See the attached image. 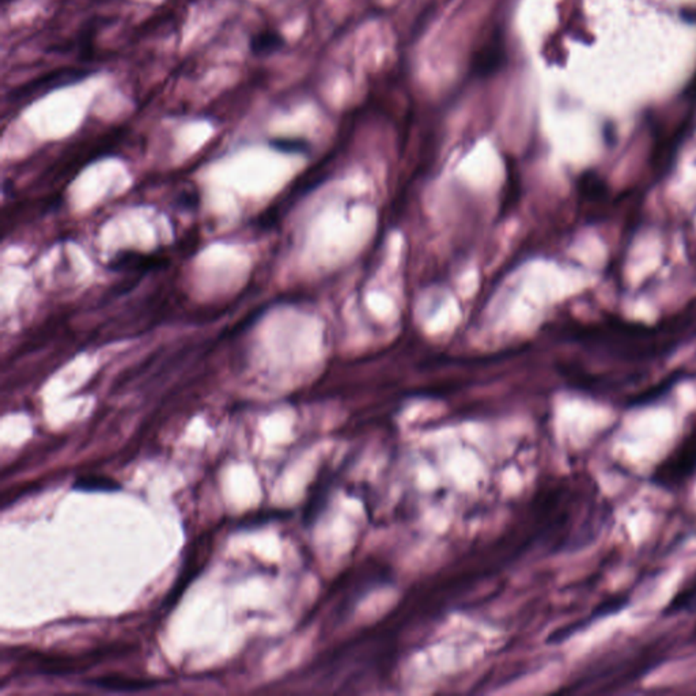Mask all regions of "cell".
Returning <instances> with one entry per match:
<instances>
[{"instance_id":"8992f818","label":"cell","mask_w":696,"mask_h":696,"mask_svg":"<svg viewBox=\"0 0 696 696\" xmlns=\"http://www.w3.org/2000/svg\"><path fill=\"white\" fill-rule=\"evenodd\" d=\"M74 490L88 492H117L121 490V484L108 476L90 475L78 479Z\"/></svg>"},{"instance_id":"7a4b0ae2","label":"cell","mask_w":696,"mask_h":696,"mask_svg":"<svg viewBox=\"0 0 696 696\" xmlns=\"http://www.w3.org/2000/svg\"><path fill=\"white\" fill-rule=\"evenodd\" d=\"M88 75V69H74V67H71V69H54V71L48 72V74L43 75V77L37 78V79L30 80V82L25 83V85L19 86L18 89L11 91L8 99L11 101H24V100L32 99V97L49 93V91L55 90V89L79 82V80L85 79Z\"/></svg>"},{"instance_id":"30bf717a","label":"cell","mask_w":696,"mask_h":696,"mask_svg":"<svg viewBox=\"0 0 696 696\" xmlns=\"http://www.w3.org/2000/svg\"><path fill=\"white\" fill-rule=\"evenodd\" d=\"M180 203L184 207L192 208L197 205V197L195 196L194 194H188V192H186V194H184L183 197H181Z\"/></svg>"},{"instance_id":"3957f363","label":"cell","mask_w":696,"mask_h":696,"mask_svg":"<svg viewBox=\"0 0 696 696\" xmlns=\"http://www.w3.org/2000/svg\"><path fill=\"white\" fill-rule=\"evenodd\" d=\"M506 51L502 41L492 38L484 44L473 58V71L479 77H490L505 64Z\"/></svg>"},{"instance_id":"ba28073f","label":"cell","mask_w":696,"mask_h":696,"mask_svg":"<svg viewBox=\"0 0 696 696\" xmlns=\"http://www.w3.org/2000/svg\"><path fill=\"white\" fill-rule=\"evenodd\" d=\"M153 266H154V258H147V256L138 255V253L133 252L121 253L111 263V269H141L143 267Z\"/></svg>"},{"instance_id":"9c48e42d","label":"cell","mask_w":696,"mask_h":696,"mask_svg":"<svg viewBox=\"0 0 696 696\" xmlns=\"http://www.w3.org/2000/svg\"><path fill=\"white\" fill-rule=\"evenodd\" d=\"M271 146L282 150V152H300V150H303L305 143L302 141H297V139H274L271 142Z\"/></svg>"},{"instance_id":"6da1fadb","label":"cell","mask_w":696,"mask_h":696,"mask_svg":"<svg viewBox=\"0 0 696 696\" xmlns=\"http://www.w3.org/2000/svg\"><path fill=\"white\" fill-rule=\"evenodd\" d=\"M696 472V422L675 449L656 468L653 481L665 489L683 486Z\"/></svg>"},{"instance_id":"277c9868","label":"cell","mask_w":696,"mask_h":696,"mask_svg":"<svg viewBox=\"0 0 696 696\" xmlns=\"http://www.w3.org/2000/svg\"><path fill=\"white\" fill-rule=\"evenodd\" d=\"M88 683L97 689L117 692L144 691V690L154 689L158 684L157 681L149 680V679L124 678V676H107V678L93 679Z\"/></svg>"},{"instance_id":"5b68a950","label":"cell","mask_w":696,"mask_h":696,"mask_svg":"<svg viewBox=\"0 0 696 696\" xmlns=\"http://www.w3.org/2000/svg\"><path fill=\"white\" fill-rule=\"evenodd\" d=\"M285 47V38L275 30H261L250 38L249 49L258 58L271 57Z\"/></svg>"},{"instance_id":"52a82bcc","label":"cell","mask_w":696,"mask_h":696,"mask_svg":"<svg viewBox=\"0 0 696 696\" xmlns=\"http://www.w3.org/2000/svg\"><path fill=\"white\" fill-rule=\"evenodd\" d=\"M696 608V577L687 585V587L681 589L676 597H673L672 603L668 606L672 614H678L680 611H692Z\"/></svg>"}]
</instances>
